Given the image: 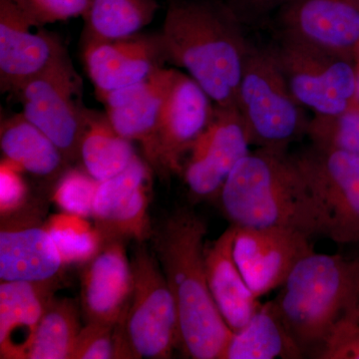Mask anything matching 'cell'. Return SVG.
I'll return each instance as SVG.
<instances>
[{
  "label": "cell",
  "instance_id": "5",
  "mask_svg": "<svg viewBox=\"0 0 359 359\" xmlns=\"http://www.w3.org/2000/svg\"><path fill=\"white\" fill-rule=\"evenodd\" d=\"M137 243L131 261L133 287L115 325L114 358H170L180 346L178 311L159 262Z\"/></svg>",
  "mask_w": 359,
  "mask_h": 359
},
{
  "label": "cell",
  "instance_id": "28",
  "mask_svg": "<svg viewBox=\"0 0 359 359\" xmlns=\"http://www.w3.org/2000/svg\"><path fill=\"white\" fill-rule=\"evenodd\" d=\"M306 136L313 145L359 155V109L337 116L314 115Z\"/></svg>",
  "mask_w": 359,
  "mask_h": 359
},
{
  "label": "cell",
  "instance_id": "4",
  "mask_svg": "<svg viewBox=\"0 0 359 359\" xmlns=\"http://www.w3.org/2000/svg\"><path fill=\"white\" fill-rule=\"evenodd\" d=\"M222 208L237 226H278L309 237L323 235L320 210L297 155L257 148L243 158L224 182Z\"/></svg>",
  "mask_w": 359,
  "mask_h": 359
},
{
  "label": "cell",
  "instance_id": "1",
  "mask_svg": "<svg viewBox=\"0 0 359 359\" xmlns=\"http://www.w3.org/2000/svg\"><path fill=\"white\" fill-rule=\"evenodd\" d=\"M244 26L224 0H169L159 33L165 62L186 70L215 105L237 108L252 45Z\"/></svg>",
  "mask_w": 359,
  "mask_h": 359
},
{
  "label": "cell",
  "instance_id": "23",
  "mask_svg": "<svg viewBox=\"0 0 359 359\" xmlns=\"http://www.w3.org/2000/svg\"><path fill=\"white\" fill-rule=\"evenodd\" d=\"M301 359V349L280 318L275 302L262 304L249 323L233 332L222 359Z\"/></svg>",
  "mask_w": 359,
  "mask_h": 359
},
{
  "label": "cell",
  "instance_id": "19",
  "mask_svg": "<svg viewBox=\"0 0 359 359\" xmlns=\"http://www.w3.org/2000/svg\"><path fill=\"white\" fill-rule=\"evenodd\" d=\"M133 273L124 241L104 243L85 266L81 278V306L87 323L115 325L131 297Z\"/></svg>",
  "mask_w": 359,
  "mask_h": 359
},
{
  "label": "cell",
  "instance_id": "26",
  "mask_svg": "<svg viewBox=\"0 0 359 359\" xmlns=\"http://www.w3.org/2000/svg\"><path fill=\"white\" fill-rule=\"evenodd\" d=\"M80 330L74 302L53 297L40 320L27 359H71Z\"/></svg>",
  "mask_w": 359,
  "mask_h": 359
},
{
  "label": "cell",
  "instance_id": "25",
  "mask_svg": "<svg viewBox=\"0 0 359 359\" xmlns=\"http://www.w3.org/2000/svg\"><path fill=\"white\" fill-rule=\"evenodd\" d=\"M158 11L156 0H91L84 15L83 44L139 34Z\"/></svg>",
  "mask_w": 359,
  "mask_h": 359
},
{
  "label": "cell",
  "instance_id": "20",
  "mask_svg": "<svg viewBox=\"0 0 359 359\" xmlns=\"http://www.w3.org/2000/svg\"><path fill=\"white\" fill-rule=\"evenodd\" d=\"M236 226L229 228L211 245H205V264L208 285L217 308L233 332L249 323L261 308L233 257Z\"/></svg>",
  "mask_w": 359,
  "mask_h": 359
},
{
  "label": "cell",
  "instance_id": "12",
  "mask_svg": "<svg viewBox=\"0 0 359 359\" xmlns=\"http://www.w3.org/2000/svg\"><path fill=\"white\" fill-rule=\"evenodd\" d=\"M250 146L237 108L216 106L211 123L193 144L182 168L194 199L219 197L233 168L250 152Z\"/></svg>",
  "mask_w": 359,
  "mask_h": 359
},
{
  "label": "cell",
  "instance_id": "10",
  "mask_svg": "<svg viewBox=\"0 0 359 359\" xmlns=\"http://www.w3.org/2000/svg\"><path fill=\"white\" fill-rule=\"evenodd\" d=\"M16 0H0V88L18 93L69 58L57 36L42 29Z\"/></svg>",
  "mask_w": 359,
  "mask_h": 359
},
{
  "label": "cell",
  "instance_id": "7",
  "mask_svg": "<svg viewBox=\"0 0 359 359\" xmlns=\"http://www.w3.org/2000/svg\"><path fill=\"white\" fill-rule=\"evenodd\" d=\"M292 95L318 116L358 109V66L351 59L280 35L271 46Z\"/></svg>",
  "mask_w": 359,
  "mask_h": 359
},
{
  "label": "cell",
  "instance_id": "31",
  "mask_svg": "<svg viewBox=\"0 0 359 359\" xmlns=\"http://www.w3.org/2000/svg\"><path fill=\"white\" fill-rule=\"evenodd\" d=\"M114 325L87 323L78 334L71 359L114 358Z\"/></svg>",
  "mask_w": 359,
  "mask_h": 359
},
{
  "label": "cell",
  "instance_id": "34",
  "mask_svg": "<svg viewBox=\"0 0 359 359\" xmlns=\"http://www.w3.org/2000/svg\"><path fill=\"white\" fill-rule=\"evenodd\" d=\"M353 358L359 359V334L358 332H354L351 337H348L340 344L334 353L330 354L328 359Z\"/></svg>",
  "mask_w": 359,
  "mask_h": 359
},
{
  "label": "cell",
  "instance_id": "6",
  "mask_svg": "<svg viewBox=\"0 0 359 359\" xmlns=\"http://www.w3.org/2000/svg\"><path fill=\"white\" fill-rule=\"evenodd\" d=\"M236 106L250 145L257 148L287 150L308 133L309 119L292 95L271 46L250 45Z\"/></svg>",
  "mask_w": 359,
  "mask_h": 359
},
{
  "label": "cell",
  "instance_id": "16",
  "mask_svg": "<svg viewBox=\"0 0 359 359\" xmlns=\"http://www.w3.org/2000/svg\"><path fill=\"white\" fill-rule=\"evenodd\" d=\"M215 108L212 99L192 77L177 72L158 125V172L182 173L187 154L209 126Z\"/></svg>",
  "mask_w": 359,
  "mask_h": 359
},
{
  "label": "cell",
  "instance_id": "14",
  "mask_svg": "<svg viewBox=\"0 0 359 359\" xmlns=\"http://www.w3.org/2000/svg\"><path fill=\"white\" fill-rule=\"evenodd\" d=\"M275 14L280 35L355 61L359 0H287Z\"/></svg>",
  "mask_w": 359,
  "mask_h": 359
},
{
  "label": "cell",
  "instance_id": "15",
  "mask_svg": "<svg viewBox=\"0 0 359 359\" xmlns=\"http://www.w3.org/2000/svg\"><path fill=\"white\" fill-rule=\"evenodd\" d=\"M148 164L137 157L122 173L99 182L92 217L104 243L115 240L144 243L152 235L149 219L152 179Z\"/></svg>",
  "mask_w": 359,
  "mask_h": 359
},
{
  "label": "cell",
  "instance_id": "22",
  "mask_svg": "<svg viewBox=\"0 0 359 359\" xmlns=\"http://www.w3.org/2000/svg\"><path fill=\"white\" fill-rule=\"evenodd\" d=\"M0 147L4 159L40 178L61 176L67 167L68 161L57 146L22 113L1 122Z\"/></svg>",
  "mask_w": 359,
  "mask_h": 359
},
{
  "label": "cell",
  "instance_id": "30",
  "mask_svg": "<svg viewBox=\"0 0 359 359\" xmlns=\"http://www.w3.org/2000/svg\"><path fill=\"white\" fill-rule=\"evenodd\" d=\"M21 8L39 25L84 16L91 0H16Z\"/></svg>",
  "mask_w": 359,
  "mask_h": 359
},
{
  "label": "cell",
  "instance_id": "13",
  "mask_svg": "<svg viewBox=\"0 0 359 359\" xmlns=\"http://www.w3.org/2000/svg\"><path fill=\"white\" fill-rule=\"evenodd\" d=\"M311 238L292 229L236 226L233 257L257 299L282 287L297 264L313 252Z\"/></svg>",
  "mask_w": 359,
  "mask_h": 359
},
{
  "label": "cell",
  "instance_id": "32",
  "mask_svg": "<svg viewBox=\"0 0 359 359\" xmlns=\"http://www.w3.org/2000/svg\"><path fill=\"white\" fill-rule=\"evenodd\" d=\"M22 171L4 159L0 163V212L1 216L18 211L27 204L28 189Z\"/></svg>",
  "mask_w": 359,
  "mask_h": 359
},
{
  "label": "cell",
  "instance_id": "17",
  "mask_svg": "<svg viewBox=\"0 0 359 359\" xmlns=\"http://www.w3.org/2000/svg\"><path fill=\"white\" fill-rule=\"evenodd\" d=\"M178 70L156 69L138 83L97 95L112 126L124 138L138 142L151 167L157 168V131L163 106Z\"/></svg>",
  "mask_w": 359,
  "mask_h": 359
},
{
  "label": "cell",
  "instance_id": "33",
  "mask_svg": "<svg viewBox=\"0 0 359 359\" xmlns=\"http://www.w3.org/2000/svg\"><path fill=\"white\" fill-rule=\"evenodd\" d=\"M245 23H257L276 13L287 0H224Z\"/></svg>",
  "mask_w": 359,
  "mask_h": 359
},
{
  "label": "cell",
  "instance_id": "27",
  "mask_svg": "<svg viewBox=\"0 0 359 359\" xmlns=\"http://www.w3.org/2000/svg\"><path fill=\"white\" fill-rule=\"evenodd\" d=\"M46 228L65 264L88 263L104 245L101 233L84 217L63 212L52 215Z\"/></svg>",
  "mask_w": 359,
  "mask_h": 359
},
{
  "label": "cell",
  "instance_id": "18",
  "mask_svg": "<svg viewBox=\"0 0 359 359\" xmlns=\"http://www.w3.org/2000/svg\"><path fill=\"white\" fill-rule=\"evenodd\" d=\"M83 59L97 95L144 81L165 62L159 34L89 42Z\"/></svg>",
  "mask_w": 359,
  "mask_h": 359
},
{
  "label": "cell",
  "instance_id": "35",
  "mask_svg": "<svg viewBox=\"0 0 359 359\" xmlns=\"http://www.w3.org/2000/svg\"><path fill=\"white\" fill-rule=\"evenodd\" d=\"M355 62L356 65H358L359 67V50L358 52V55H356Z\"/></svg>",
  "mask_w": 359,
  "mask_h": 359
},
{
  "label": "cell",
  "instance_id": "29",
  "mask_svg": "<svg viewBox=\"0 0 359 359\" xmlns=\"http://www.w3.org/2000/svg\"><path fill=\"white\" fill-rule=\"evenodd\" d=\"M99 182L84 170L71 169L61 175L52 201L67 214L88 218L93 214Z\"/></svg>",
  "mask_w": 359,
  "mask_h": 359
},
{
  "label": "cell",
  "instance_id": "8",
  "mask_svg": "<svg viewBox=\"0 0 359 359\" xmlns=\"http://www.w3.org/2000/svg\"><path fill=\"white\" fill-rule=\"evenodd\" d=\"M320 210L323 237L337 243L359 240V155L311 147L297 155Z\"/></svg>",
  "mask_w": 359,
  "mask_h": 359
},
{
  "label": "cell",
  "instance_id": "2",
  "mask_svg": "<svg viewBox=\"0 0 359 359\" xmlns=\"http://www.w3.org/2000/svg\"><path fill=\"white\" fill-rule=\"evenodd\" d=\"M273 299L304 358L328 359L358 332L359 266L313 252L290 271Z\"/></svg>",
  "mask_w": 359,
  "mask_h": 359
},
{
  "label": "cell",
  "instance_id": "24",
  "mask_svg": "<svg viewBox=\"0 0 359 359\" xmlns=\"http://www.w3.org/2000/svg\"><path fill=\"white\" fill-rule=\"evenodd\" d=\"M132 143L116 131L107 115L87 110L79 159L97 181L113 178L133 163L138 156Z\"/></svg>",
  "mask_w": 359,
  "mask_h": 359
},
{
  "label": "cell",
  "instance_id": "21",
  "mask_svg": "<svg viewBox=\"0 0 359 359\" xmlns=\"http://www.w3.org/2000/svg\"><path fill=\"white\" fill-rule=\"evenodd\" d=\"M54 289L28 282L0 283V358L27 359Z\"/></svg>",
  "mask_w": 359,
  "mask_h": 359
},
{
  "label": "cell",
  "instance_id": "9",
  "mask_svg": "<svg viewBox=\"0 0 359 359\" xmlns=\"http://www.w3.org/2000/svg\"><path fill=\"white\" fill-rule=\"evenodd\" d=\"M22 114L65 155L68 163L79 159L86 122L82 103V80L70 58L18 90Z\"/></svg>",
  "mask_w": 359,
  "mask_h": 359
},
{
  "label": "cell",
  "instance_id": "3",
  "mask_svg": "<svg viewBox=\"0 0 359 359\" xmlns=\"http://www.w3.org/2000/svg\"><path fill=\"white\" fill-rule=\"evenodd\" d=\"M205 235L204 221L182 208L158 229L154 248L176 302L182 351L193 359H222L233 332L208 285Z\"/></svg>",
  "mask_w": 359,
  "mask_h": 359
},
{
  "label": "cell",
  "instance_id": "11",
  "mask_svg": "<svg viewBox=\"0 0 359 359\" xmlns=\"http://www.w3.org/2000/svg\"><path fill=\"white\" fill-rule=\"evenodd\" d=\"M28 204V203H27ZM37 210L27 205L1 216L0 280L55 290L65 264Z\"/></svg>",
  "mask_w": 359,
  "mask_h": 359
}]
</instances>
